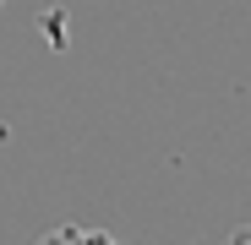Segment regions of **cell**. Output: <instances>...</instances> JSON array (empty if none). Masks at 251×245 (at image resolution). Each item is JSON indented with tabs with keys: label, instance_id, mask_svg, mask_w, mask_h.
<instances>
[{
	"label": "cell",
	"instance_id": "cell-2",
	"mask_svg": "<svg viewBox=\"0 0 251 245\" xmlns=\"http://www.w3.org/2000/svg\"><path fill=\"white\" fill-rule=\"evenodd\" d=\"M224 245H251V229H240L235 240H224Z\"/></svg>",
	"mask_w": 251,
	"mask_h": 245
},
{
	"label": "cell",
	"instance_id": "cell-1",
	"mask_svg": "<svg viewBox=\"0 0 251 245\" xmlns=\"http://www.w3.org/2000/svg\"><path fill=\"white\" fill-rule=\"evenodd\" d=\"M38 245H120L115 234H104V229H82V223H60V229H50Z\"/></svg>",
	"mask_w": 251,
	"mask_h": 245
},
{
	"label": "cell",
	"instance_id": "cell-3",
	"mask_svg": "<svg viewBox=\"0 0 251 245\" xmlns=\"http://www.w3.org/2000/svg\"><path fill=\"white\" fill-rule=\"evenodd\" d=\"M0 6H6V0H0Z\"/></svg>",
	"mask_w": 251,
	"mask_h": 245
}]
</instances>
